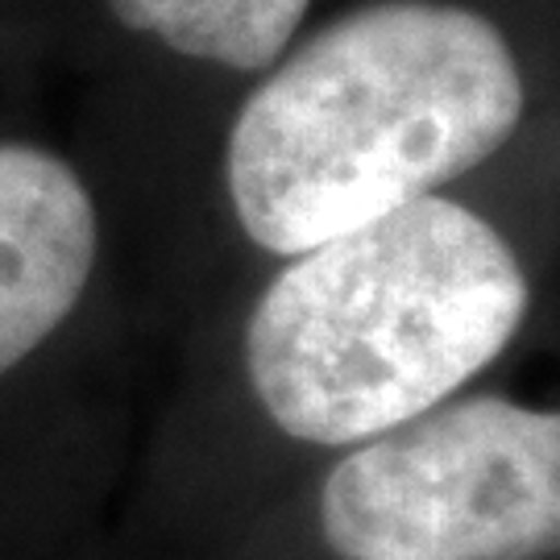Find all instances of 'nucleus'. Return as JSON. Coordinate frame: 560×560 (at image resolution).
<instances>
[{
	"label": "nucleus",
	"instance_id": "obj_3",
	"mask_svg": "<svg viewBox=\"0 0 560 560\" xmlns=\"http://www.w3.org/2000/svg\"><path fill=\"white\" fill-rule=\"evenodd\" d=\"M328 560H560V402L486 378L324 460Z\"/></svg>",
	"mask_w": 560,
	"mask_h": 560
},
{
	"label": "nucleus",
	"instance_id": "obj_1",
	"mask_svg": "<svg viewBox=\"0 0 560 560\" xmlns=\"http://www.w3.org/2000/svg\"><path fill=\"white\" fill-rule=\"evenodd\" d=\"M557 261L560 150L275 261L237 328L249 420L324 460L416 420L520 353Z\"/></svg>",
	"mask_w": 560,
	"mask_h": 560
},
{
	"label": "nucleus",
	"instance_id": "obj_2",
	"mask_svg": "<svg viewBox=\"0 0 560 560\" xmlns=\"http://www.w3.org/2000/svg\"><path fill=\"white\" fill-rule=\"evenodd\" d=\"M560 150L544 46L494 0H365L241 96L221 191L270 261Z\"/></svg>",
	"mask_w": 560,
	"mask_h": 560
},
{
	"label": "nucleus",
	"instance_id": "obj_4",
	"mask_svg": "<svg viewBox=\"0 0 560 560\" xmlns=\"http://www.w3.org/2000/svg\"><path fill=\"white\" fill-rule=\"evenodd\" d=\"M96 266V203L46 150L0 145V374L80 303Z\"/></svg>",
	"mask_w": 560,
	"mask_h": 560
},
{
	"label": "nucleus",
	"instance_id": "obj_5",
	"mask_svg": "<svg viewBox=\"0 0 560 560\" xmlns=\"http://www.w3.org/2000/svg\"><path fill=\"white\" fill-rule=\"evenodd\" d=\"M125 30L229 75H266L300 42L316 0H108Z\"/></svg>",
	"mask_w": 560,
	"mask_h": 560
}]
</instances>
